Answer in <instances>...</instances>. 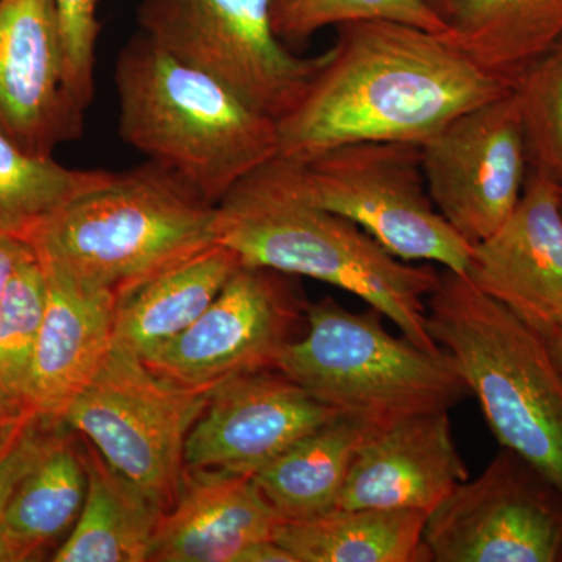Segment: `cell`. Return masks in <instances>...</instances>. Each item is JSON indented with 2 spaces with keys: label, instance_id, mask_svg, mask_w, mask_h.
I'll list each match as a JSON object with an SVG mask.
<instances>
[{
  "label": "cell",
  "instance_id": "cell-18",
  "mask_svg": "<svg viewBox=\"0 0 562 562\" xmlns=\"http://www.w3.org/2000/svg\"><path fill=\"white\" fill-rule=\"evenodd\" d=\"M44 272L46 312L33 355L25 406L35 416L63 422L113 350L117 297L110 292L80 290L58 273Z\"/></svg>",
  "mask_w": 562,
  "mask_h": 562
},
{
  "label": "cell",
  "instance_id": "cell-24",
  "mask_svg": "<svg viewBox=\"0 0 562 562\" xmlns=\"http://www.w3.org/2000/svg\"><path fill=\"white\" fill-rule=\"evenodd\" d=\"M85 495L87 472L81 447L63 431L10 497L0 525L3 562L32 560L72 530Z\"/></svg>",
  "mask_w": 562,
  "mask_h": 562
},
{
  "label": "cell",
  "instance_id": "cell-15",
  "mask_svg": "<svg viewBox=\"0 0 562 562\" xmlns=\"http://www.w3.org/2000/svg\"><path fill=\"white\" fill-rule=\"evenodd\" d=\"M543 338L562 328V183L535 171L501 227L462 272Z\"/></svg>",
  "mask_w": 562,
  "mask_h": 562
},
{
  "label": "cell",
  "instance_id": "cell-10",
  "mask_svg": "<svg viewBox=\"0 0 562 562\" xmlns=\"http://www.w3.org/2000/svg\"><path fill=\"white\" fill-rule=\"evenodd\" d=\"M294 277L239 266L190 328L144 364L166 382L213 390L244 373L277 369L281 351L301 338L306 306Z\"/></svg>",
  "mask_w": 562,
  "mask_h": 562
},
{
  "label": "cell",
  "instance_id": "cell-7",
  "mask_svg": "<svg viewBox=\"0 0 562 562\" xmlns=\"http://www.w3.org/2000/svg\"><path fill=\"white\" fill-rule=\"evenodd\" d=\"M140 32L177 60L280 121L328 58L299 57L273 31L271 0H140Z\"/></svg>",
  "mask_w": 562,
  "mask_h": 562
},
{
  "label": "cell",
  "instance_id": "cell-3",
  "mask_svg": "<svg viewBox=\"0 0 562 562\" xmlns=\"http://www.w3.org/2000/svg\"><path fill=\"white\" fill-rule=\"evenodd\" d=\"M114 83L122 140L213 205L279 157L277 121L143 32L121 50Z\"/></svg>",
  "mask_w": 562,
  "mask_h": 562
},
{
  "label": "cell",
  "instance_id": "cell-12",
  "mask_svg": "<svg viewBox=\"0 0 562 562\" xmlns=\"http://www.w3.org/2000/svg\"><path fill=\"white\" fill-rule=\"evenodd\" d=\"M432 203L471 246L512 216L527 183L528 150L514 91L454 117L420 143Z\"/></svg>",
  "mask_w": 562,
  "mask_h": 562
},
{
  "label": "cell",
  "instance_id": "cell-35",
  "mask_svg": "<svg viewBox=\"0 0 562 562\" xmlns=\"http://www.w3.org/2000/svg\"><path fill=\"white\" fill-rule=\"evenodd\" d=\"M428 5L431 7L439 16L443 20L449 21L450 14H452L454 3L457 0H427ZM449 24V22H447Z\"/></svg>",
  "mask_w": 562,
  "mask_h": 562
},
{
  "label": "cell",
  "instance_id": "cell-13",
  "mask_svg": "<svg viewBox=\"0 0 562 562\" xmlns=\"http://www.w3.org/2000/svg\"><path fill=\"white\" fill-rule=\"evenodd\" d=\"M339 416L279 369L244 373L211 390L188 435L184 469L254 476Z\"/></svg>",
  "mask_w": 562,
  "mask_h": 562
},
{
  "label": "cell",
  "instance_id": "cell-22",
  "mask_svg": "<svg viewBox=\"0 0 562 562\" xmlns=\"http://www.w3.org/2000/svg\"><path fill=\"white\" fill-rule=\"evenodd\" d=\"M447 22L469 57L516 85L562 40V0H457Z\"/></svg>",
  "mask_w": 562,
  "mask_h": 562
},
{
  "label": "cell",
  "instance_id": "cell-9",
  "mask_svg": "<svg viewBox=\"0 0 562 562\" xmlns=\"http://www.w3.org/2000/svg\"><path fill=\"white\" fill-rule=\"evenodd\" d=\"M297 162L314 203L360 225L395 257L454 272L468 268L473 246L432 203L420 144L368 140Z\"/></svg>",
  "mask_w": 562,
  "mask_h": 562
},
{
  "label": "cell",
  "instance_id": "cell-26",
  "mask_svg": "<svg viewBox=\"0 0 562 562\" xmlns=\"http://www.w3.org/2000/svg\"><path fill=\"white\" fill-rule=\"evenodd\" d=\"M46 301V272L33 254L21 262L0 301V390L25 413Z\"/></svg>",
  "mask_w": 562,
  "mask_h": 562
},
{
  "label": "cell",
  "instance_id": "cell-25",
  "mask_svg": "<svg viewBox=\"0 0 562 562\" xmlns=\"http://www.w3.org/2000/svg\"><path fill=\"white\" fill-rule=\"evenodd\" d=\"M114 172L72 169L22 149L0 132V233L27 241L63 205L106 183Z\"/></svg>",
  "mask_w": 562,
  "mask_h": 562
},
{
  "label": "cell",
  "instance_id": "cell-32",
  "mask_svg": "<svg viewBox=\"0 0 562 562\" xmlns=\"http://www.w3.org/2000/svg\"><path fill=\"white\" fill-rule=\"evenodd\" d=\"M236 562H295V560L276 539H266L247 547Z\"/></svg>",
  "mask_w": 562,
  "mask_h": 562
},
{
  "label": "cell",
  "instance_id": "cell-30",
  "mask_svg": "<svg viewBox=\"0 0 562 562\" xmlns=\"http://www.w3.org/2000/svg\"><path fill=\"white\" fill-rule=\"evenodd\" d=\"M65 427V422L33 416L13 449L0 461V525L18 484L60 438ZM0 562H3L2 546H0Z\"/></svg>",
  "mask_w": 562,
  "mask_h": 562
},
{
  "label": "cell",
  "instance_id": "cell-36",
  "mask_svg": "<svg viewBox=\"0 0 562 562\" xmlns=\"http://www.w3.org/2000/svg\"><path fill=\"white\" fill-rule=\"evenodd\" d=\"M549 341L550 350H552V355L557 364L560 366L562 372V328L554 333L552 338L547 339Z\"/></svg>",
  "mask_w": 562,
  "mask_h": 562
},
{
  "label": "cell",
  "instance_id": "cell-28",
  "mask_svg": "<svg viewBox=\"0 0 562 562\" xmlns=\"http://www.w3.org/2000/svg\"><path fill=\"white\" fill-rule=\"evenodd\" d=\"M513 91L528 160L562 183V40L525 70Z\"/></svg>",
  "mask_w": 562,
  "mask_h": 562
},
{
  "label": "cell",
  "instance_id": "cell-16",
  "mask_svg": "<svg viewBox=\"0 0 562 562\" xmlns=\"http://www.w3.org/2000/svg\"><path fill=\"white\" fill-rule=\"evenodd\" d=\"M468 464L450 412L417 414L376 430L351 464L338 509H413L430 514L462 482Z\"/></svg>",
  "mask_w": 562,
  "mask_h": 562
},
{
  "label": "cell",
  "instance_id": "cell-27",
  "mask_svg": "<svg viewBox=\"0 0 562 562\" xmlns=\"http://www.w3.org/2000/svg\"><path fill=\"white\" fill-rule=\"evenodd\" d=\"M273 31L283 43H302L330 25L391 21L431 32L449 24L427 0H271Z\"/></svg>",
  "mask_w": 562,
  "mask_h": 562
},
{
  "label": "cell",
  "instance_id": "cell-17",
  "mask_svg": "<svg viewBox=\"0 0 562 562\" xmlns=\"http://www.w3.org/2000/svg\"><path fill=\"white\" fill-rule=\"evenodd\" d=\"M280 517L251 476L184 471L176 505L162 514L150 562H236L254 543L276 539Z\"/></svg>",
  "mask_w": 562,
  "mask_h": 562
},
{
  "label": "cell",
  "instance_id": "cell-8",
  "mask_svg": "<svg viewBox=\"0 0 562 562\" xmlns=\"http://www.w3.org/2000/svg\"><path fill=\"white\" fill-rule=\"evenodd\" d=\"M210 394L166 382L139 358L113 349L63 422L168 513L187 471L188 435Z\"/></svg>",
  "mask_w": 562,
  "mask_h": 562
},
{
  "label": "cell",
  "instance_id": "cell-5",
  "mask_svg": "<svg viewBox=\"0 0 562 562\" xmlns=\"http://www.w3.org/2000/svg\"><path fill=\"white\" fill-rule=\"evenodd\" d=\"M432 341L449 351L492 435L562 491V372L549 341L462 272L427 299Z\"/></svg>",
  "mask_w": 562,
  "mask_h": 562
},
{
  "label": "cell",
  "instance_id": "cell-23",
  "mask_svg": "<svg viewBox=\"0 0 562 562\" xmlns=\"http://www.w3.org/2000/svg\"><path fill=\"white\" fill-rule=\"evenodd\" d=\"M427 519L413 509H336L306 522H281L276 541L295 562H427Z\"/></svg>",
  "mask_w": 562,
  "mask_h": 562
},
{
  "label": "cell",
  "instance_id": "cell-4",
  "mask_svg": "<svg viewBox=\"0 0 562 562\" xmlns=\"http://www.w3.org/2000/svg\"><path fill=\"white\" fill-rule=\"evenodd\" d=\"M27 243L47 271L122 295L217 244L216 205L147 161L52 213Z\"/></svg>",
  "mask_w": 562,
  "mask_h": 562
},
{
  "label": "cell",
  "instance_id": "cell-11",
  "mask_svg": "<svg viewBox=\"0 0 562 562\" xmlns=\"http://www.w3.org/2000/svg\"><path fill=\"white\" fill-rule=\"evenodd\" d=\"M427 562H562V491L502 447L428 514Z\"/></svg>",
  "mask_w": 562,
  "mask_h": 562
},
{
  "label": "cell",
  "instance_id": "cell-2",
  "mask_svg": "<svg viewBox=\"0 0 562 562\" xmlns=\"http://www.w3.org/2000/svg\"><path fill=\"white\" fill-rule=\"evenodd\" d=\"M216 233L241 265L331 284L422 349H441L427 328L439 266L401 260L360 225L314 203L297 161L279 155L232 188L216 205Z\"/></svg>",
  "mask_w": 562,
  "mask_h": 562
},
{
  "label": "cell",
  "instance_id": "cell-1",
  "mask_svg": "<svg viewBox=\"0 0 562 562\" xmlns=\"http://www.w3.org/2000/svg\"><path fill=\"white\" fill-rule=\"evenodd\" d=\"M513 90L447 33L391 21L347 22L301 102L277 121L279 155L306 161L368 140L420 144L465 111Z\"/></svg>",
  "mask_w": 562,
  "mask_h": 562
},
{
  "label": "cell",
  "instance_id": "cell-6",
  "mask_svg": "<svg viewBox=\"0 0 562 562\" xmlns=\"http://www.w3.org/2000/svg\"><path fill=\"white\" fill-rule=\"evenodd\" d=\"M376 310L353 313L331 297L306 306V328L277 369L341 416L383 430L450 412L471 391L449 351L427 350L384 328Z\"/></svg>",
  "mask_w": 562,
  "mask_h": 562
},
{
  "label": "cell",
  "instance_id": "cell-29",
  "mask_svg": "<svg viewBox=\"0 0 562 562\" xmlns=\"http://www.w3.org/2000/svg\"><path fill=\"white\" fill-rule=\"evenodd\" d=\"M70 94L87 110L94 98L98 0H55Z\"/></svg>",
  "mask_w": 562,
  "mask_h": 562
},
{
  "label": "cell",
  "instance_id": "cell-14",
  "mask_svg": "<svg viewBox=\"0 0 562 562\" xmlns=\"http://www.w3.org/2000/svg\"><path fill=\"white\" fill-rule=\"evenodd\" d=\"M85 111L66 79L55 0H0V132L49 157L80 138Z\"/></svg>",
  "mask_w": 562,
  "mask_h": 562
},
{
  "label": "cell",
  "instance_id": "cell-31",
  "mask_svg": "<svg viewBox=\"0 0 562 562\" xmlns=\"http://www.w3.org/2000/svg\"><path fill=\"white\" fill-rule=\"evenodd\" d=\"M33 254L35 250L24 239L0 233V301L21 262Z\"/></svg>",
  "mask_w": 562,
  "mask_h": 562
},
{
  "label": "cell",
  "instance_id": "cell-34",
  "mask_svg": "<svg viewBox=\"0 0 562 562\" xmlns=\"http://www.w3.org/2000/svg\"><path fill=\"white\" fill-rule=\"evenodd\" d=\"M29 416H35V414L25 413L20 406L14 405V403L3 394V391L0 390V422L24 419V417Z\"/></svg>",
  "mask_w": 562,
  "mask_h": 562
},
{
  "label": "cell",
  "instance_id": "cell-20",
  "mask_svg": "<svg viewBox=\"0 0 562 562\" xmlns=\"http://www.w3.org/2000/svg\"><path fill=\"white\" fill-rule=\"evenodd\" d=\"M379 430L339 416L310 432L251 480L281 522H306L338 509L355 457Z\"/></svg>",
  "mask_w": 562,
  "mask_h": 562
},
{
  "label": "cell",
  "instance_id": "cell-21",
  "mask_svg": "<svg viewBox=\"0 0 562 562\" xmlns=\"http://www.w3.org/2000/svg\"><path fill=\"white\" fill-rule=\"evenodd\" d=\"M87 495L68 539L52 557L54 562H143L162 509L103 460L91 442L81 446Z\"/></svg>",
  "mask_w": 562,
  "mask_h": 562
},
{
  "label": "cell",
  "instance_id": "cell-33",
  "mask_svg": "<svg viewBox=\"0 0 562 562\" xmlns=\"http://www.w3.org/2000/svg\"><path fill=\"white\" fill-rule=\"evenodd\" d=\"M32 417L33 416L24 417V419L0 422V461L13 449L14 443L21 438L22 431L27 427L29 420H31Z\"/></svg>",
  "mask_w": 562,
  "mask_h": 562
},
{
  "label": "cell",
  "instance_id": "cell-19",
  "mask_svg": "<svg viewBox=\"0 0 562 562\" xmlns=\"http://www.w3.org/2000/svg\"><path fill=\"white\" fill-rule=\"evenodd\" d=\"M241 266L217 243L117 299L113 349L146 360L190 328Z\"/></svg>",
  "mask_w": 562,
  "mask_h": 562
}]
</instances>
